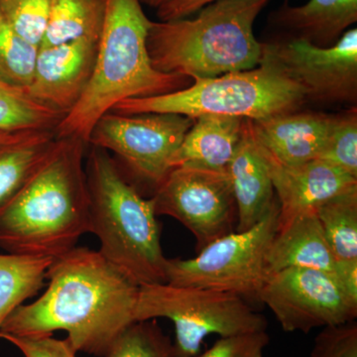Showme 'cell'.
Returning a JSON list of instances; mask_svg holds the SVG:
<instances>
[{"instance_id": "9a60e30c", "label": "cell", "mask_w": 357, "mask_h": 357, "mask_svg": "<svg viewBox=\"0 0 357 357\" xmlns=\"http://www.w3.org/2000/svg\"><path fill=\"white\" fill-rule=\"evenodd\" d=\"M332 121V115L294 112L250 121V126L256 142L276 161L299 165L319 159Z\"/></svg>"}, {"instance_id": "277c9868", "label": "cell", "mask_w": 357, "mask_h": 357, "mask_svg": "<svg viewBox=\"0 0 357 357\" xmlns=\"http://www.w3.org/2000/svg\"><path fill=\"white\" fill-rule=\"evenodd\" d=\"M269 0H218L194 20L152 22L147 49L155 69L192 79H211L257 67L264 44L256 18Z\"/></svg>"}, {"instance_id": "5bb4252c", "label": "cell", "mask_w": 357, "mask_h": 357, "mask_svg": "<svg viewBox=\"0 0 357 357\" xmlns=\"http://www.w3.org/2000/svg\"><path fill=\"white\" fill-rule=\"evenodd\" d=\"M261 150L280 208L279 222L304 211L316 210L328 199L357 190V178L325 161L316 159L285 165Z\"/></svg>"}, {"instance_id": "52a82bcc", "label": "cell", "mask_w": 357, "mask_h": 357, "mask_svg": "<svg viewBox=\"0 0 357 357\" xmlns=\"http://www.w3.org/2000/svg\"><path fill=\"white\" fill-rule=\"evenodd\" d=\"M169 319L175 326L173 357H196L204 338L267 331L268 321L237 294L169 283L139 286L136 321Z\"/></svg>"}, {"instance_id": "ac0fdd59", "label": "cell", "mask_w": 357, "mask_h": 357, "mask_svg": "<svg viewBox=\"0 0 357 357\" xmlns=\"http://www.w3.org/2000/svg\"><path fill=\"white\" fill-rule=\"evenodd\" d=\"M245 119L202 115L195 119L171 159V168L192 167L215 172L227 169L243 138Z\"/></svg>"}, {"instance_id": "484cf974", "label": "cell", "mask_w": 357, "mask_h": 357, "mask_svg": "<svg viewBox=\"0 0 357 357\" xmlns=\"http://www.w3.org/2000/svg\"><path fill=\"white\" fill-rule=\"evenodd\" d=\"M103 357H173V344L156 319L136 321L114 340Z\"/></svg>"}, {"instance_id": "4dcf8cb0", "label": "cell", "mask_w": 357, "mask_h": 357, "mask_svg": "<svg viewBox=\"0 0 357 357\" xmlns=\"http://www.w3.org/2000/svg\"><path fill=\"white\" fill-rule=\"evenodd\" d=\"M0 338L17 347L25 357H77L69 340H57L52 335H13L0 333Z\"/></svg>"}, {"instance_id": "30bf717a", "label": "cell", "mask_w": 357, "mask_h": 357, "mask_svg": "<svg viewBox=\"0 0 357 357\" xmlns=\"http://www.w3.org/2000/svg\"><path fill=\"white\" fill-rule=\"evenodd\" d=\"M256 299L269 307L287 333H309L357 317V301L335 275L312 268H287L268 275Z\"/></svg>"}, {"instance_id": "6da1fadb", "label": "cell", "mask_w": 357, "mask_h": 357, "mask_svg": "<svg viewBox=\"0 0 357 357\" xmlns=\"http://www.w3.org/2000/svg\"><path fill=\"white\" fill-rule=\"evenodd\" d=\"M46 279L45 292L31 304L18 307L0 333L38 337L65 331L77 352L103 357L136 323L139 286L98 251L70 249L54 258Z\"/></svg>"}, {"instance_id": "8fae6325", "label": "cell", "mask_w": 357, "mask_h": 357, "mask_svg": "<svg viewBox=\"0 0 357 357\" xmlns=\"http://www.w3.org/2000/svg\"><path fill=\"white\" fill-rule=\"evenodd\" d=\"M157 215L177 220L197 241V252L234 229L236 204L229 173L173 168L155 190Z\"/></svg>"}, {"instance_id": "ba28073f", "label": "cell", "mask_w": 357, "mask_h": 357, "mask_svg": "<svg viewBox=\"0 0 357 357\" xmlns=\"http://www.w3.org/2000/svg\"><path fill=\"white\" fill-rule=\"evenodd\" d=\"M279 203L245 231H232L201 249L191 259H167V283L257 298L268 276L266 256L277 227Z\"/></svg>"}, {"instance_id": "83f0119b", "label": "cell", "mask_w": 357, "mask_h": 357, "mask_svg": "<svg viewBox=\"0 0 357 357\" xmlns=\"http://www.w3.org/2000/svg\"><path fill=\"white\" fill-rule=\"evenodd\" d=\"M51 6L52 0H0V14L22 38L40 47Z\"/></svg>"}, {"instance_id": "4fadbf2b", "label": "cell", "mask_w": 357, "mask_h": 357, "mask_svg": "<svg viewBox=\"0 0 357 357\" xmlns=\"http://www.w3.org/2000/svg\"><path fill=\"white\" fill-rule=\"evenodd\" d=\"M98 41L81 39L40 46L32 83L27 88L29 95L66 116L76 107L91 81Z\"/></svg>"}, {"instance_id": "4316f807", "label": "cell", "mask_w": 357, "mask_h": 357, "mask_svg": "<svg viewBox=\"0 0 357 357\" xmlns=\"http://www.w3.org/2000/svg\"><path fill=\"white\" fill-rule=\"evenodd\" d=\"M319 160L337 167L352 177L357 178L356 109L349 114L333 116L330 132Z\"/></svg>"}, {"instance_id": "603a6c76", "label": "cell", "mask_w": 357, "mask_h": 357, "mask_svg": "<svg viewBox=\"0 0 357 357\" xmlns=\"http://www.w3.org/2000/svg\"><path fill=\"white\" fill-rule=\"evenodd\" d=\"M337 262H357V190L328 199L316 208Z\"/></svg>"}, {"instance_id": "5b68a950", "label": "cell", "mask_w": 357, "mask_h": 357, "mask_svg": "<svg viewBox=\"0 0 357 357\" xmlns=\"http://www.w3.org/2000/svg\"><path fill=\"white\" fill-rule=\"evenodd\" d=\"M84 169L89 232L100 239L98 252L136 285L167 283L153 198H143L102 148L89 145Z\"/></svg>"}, {"instance_id": "7c38bea8", "label": "cell", "mask_w": 357, "mask_h": 357, "mask_svg": "<svg viewBox=\"0 0 357 357\" xmlns=\"http://www.w3.org/2000/svg\"><path fill=\"white\" fill-rule=\"evenodd\" d=\"M307 98L328 103L357 102V29L345 31L335 44L319 47L302 38L264 44Z\"/></svg>"}, {"instance_id": "8992f818", "label": "cell", "mask_w": 357, "mask_h": 357, "mask_svg": "<svg viewBox=\"0 0 357 357\" xmlns=\"http://www.w3.org/2000/svg\"><path fill=\"white\" fill-rule=\"evenodd\" d=\"M307 100L304 89L288 77L264 48L261 62L253 69L195 79L191 86L166 95L126 100L112 112L123 115L173 114L192 119L218 115L259 121L297 112Z\"/></svg>"}, {"instance_id": "cb8c5ba5", "label": "cell", "mask_w": 357, "mask_h": 357, "mask_svg": "<svg viewBox=\"0 0 357 357\" xmlns=\"http://www.w3.org/2000/svg\"><path fill=\"white\" fill-rule=\"evenodd\" d=\"M64 117L34 100L27 89L10 86L0 79V130L56 131Z\"/></svg>"}, {"instance_id": "f546056e", "label": "cell", "mask_w": 357, "mask_h": 357, "mask_svg": "<svg viewBox=\"0 0 357 357\" xmlns=\"http://www.w3.org/2000/svg\"><path fill=\"white\" fill-rule=\"evenodd\" d=\"M269 342L266 331L220 337L211 349L196 357H264Z\"/></svg>"}, {"instance_id": "d4e9b609", "label": "cell", "mask_w": 357, "mask_h": 357, "mask_svg": "<svg viewBox=\"0 0 357 357\" xmlns=\"http://www.w3.org/2000/svg\"><path fill=\"white\" fill-rule=\"evenodd\" d=\"M39 47L14 31L0 14V79L17 88L32 83Z\"/></svg>"}, {"instance_id": "7a4b0ae2", "label": "cell", "mask_w": 357, "mask_h": 357, "mask_svg": "<svg viewBox=\"0 0 357 357\" xmlns=\"http://www.w3.org/2000/svg\"><path fill=\"white\" fill-rule=\"evenodd\" d=\"M88 147L79 138H56L42 165L0 211V248L54 259L76 248L89 232Z\"/></svg>"}, {"instance_id": "d6a6232c", "label": "cell", "mask_w": 357, "mask_h": 357, "mask_svg": "<svg viewBox=\"0 0 357 357\" xmlns=\"http://www.w3.org/2000/svg\"><path fill=\"white\" fill-rule=\"evenodd\" d=\"M33 132H37V131L13 132V131L0 130V147L23 139V138L27 137L28 135Z\"/></svg>"}, {"instance_id": "44dd1931", "label": "cell", "mask_w": 357, "mask_h": 357, "mask_svg": "<svg viewBox=\"0 0 357 357\" xmlns=\"http://www.w3.org/2000/svg\"><path fill=\"white\" fill-rule=\"evenodd\" d=\"M105 15V0H52L40 46H54L81 39L98 41Z\"/></svg>"}, {"instance_id": "e0dca14e", "label": "cell", "mask_w": 357, "mask_h": 357, "mask_svg": "<svg viewBox=\"0 0 357 357\" xmlns=\"http://www.w3.org/2000/svg\"><path fill=\"white\" fill-rule=\"evenodd\" d=\"M335 257L316 210L279 222L266 256L268 275L287 268H312L335 275Z\"/></svg>"}, {"instance_id": "7402d4cb", "label": "cell", "mask_w": 357, "mask_h": 357, "mask_svg": "<svg viewBox=\"0 0 357 357\" xmlns=\"http://www.w3.org/2000/svg\"><path fill=\"white\" fill-rule=\"evenodd\" d=\"M53 258L0 255V330L7 318L45 286Z\"/></svg>"}, {"instance_id": "d6986e66", "label": "cell", "mask_w": 357, "mask_h": 357, "mask_svg": "<svg viewBox=\"0 0 357 357\" xmlns=\"http://www.w3.org/2000/svg\"><path fill=\"white\" fill-rule=\"evenodd\" d=\"M276 20L319 47H330L357 21V0H309L302 6L281 8Z\"/></svg>"}, {"instance_id": "836d02e7", "label": "cell", "mask_w": 357, "mask_h": 357, "mask_svg": "<svg viewBox=\"0 0 357 357\" xmlns=\"http://www.w3.org/2000/svg\"><path fill=\"white\" fill-rule=\"evenodd\" d=\"M171 0H140L141 3L147 4L148 6L153 7V8L158 9L159 7L168 3Z\"/></svg>"}, {"instance_id": "9c48e42d", "label": "cell", "mask_w": 357, "mask_h": 357, "mask_svg": "<svg viewBox=\"0 0 357 357\" xmlns=\"http://www.w3.org/2000/svg\"><path fill=\"white\" fill-rule=\"evenodd\" d=\"M195 119L173 114H103L88 144L114 154L134 178L154 191L172 170L170 162Z\"/></svg>"}, {"instance_id": "f1b7e54d", "label": "cell", "mask_w": 357, "mask_h": 357, "mask_svg": "<svg viewBox=\"0 0 357 357\" xmlns=\"http://www.w3.org/2000/svg\"><path fill=\"white\" fill-rule=\"evenodd\" d=\"M309 357H357V325L326 326L314 338Z\"/></svg>"}, {"instance_id": "3957f363", "label": "cell", "mask_w": 357, "mask_h": 357, "mask_svg": "<svg viewBox=\"0 0 357 357\" xmlns=\"http://www.w3.org/2000/svg\"><path fill=\"white\" fill-rule=\"evenodd\" d=\"M153 21L140 0H105V15L91 81L81 100L56 128L58 138L88 144L103 114L130 98L166 95L191 86L192 79L155 69L147 49ZM89 145V144H88Z\"/></svg>"}, {"instance_id": "2e32d148", "label": "cell", "mask_w": 357, "mask_h": 357, "mask_svg": "<svg viewBox=\"0 0 357 357\" xmlns=\"http://www.w3.org/2000/svg\"><path fill=\"white\" fill-rule=\"evenodd\" d=\"M227 173L236 204V231H245L261 222L278 203L266 159L253 137L249 119H245L243 138Z\"/></svg>"}, {"instance_id": "ffe728a7", "label": "cell", "mask_w": 357, "mask_h": 357, "mask_svg": "<svg viewBox=\"0 0 357 357\" xmlns=\"http://www.w3.org/2000/svg\"><path fill=\"white\" fill-rule=\"evenodd\" d=\"M56 131H37L0 147V211L42 165L55 144Z\"/></svg>"}, {"instance_id": "1f68e13d", "label": "cell", "mask_w": 357, "mask_h": 357, "mask_svg": "<svg viewBox=\"0 0 357 357\" xmlns=\"http://www.w3.org/2000/svg\"><path fill=\"white\" fill-rule=\"evenodd\" d=\"M218 0H171L157 9L161 21L183 20Z\"/></svg>"}]
</instances>
